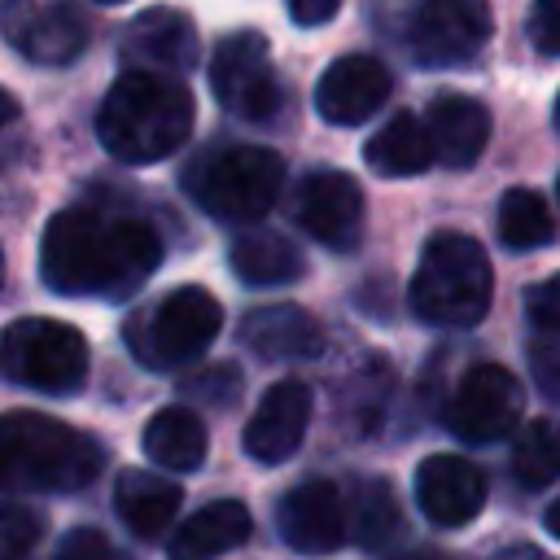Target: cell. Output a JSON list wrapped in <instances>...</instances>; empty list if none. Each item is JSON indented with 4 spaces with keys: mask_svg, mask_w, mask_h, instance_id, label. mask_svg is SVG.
I'll return each instance as SVG.
<instances>
[{
    "mask_svg": "<svg viewBox=\"0 0 560 560\" xmlns=\"http://www.w3.org/2000/svg\"><path fill=\"white\" fill-rule=\"evenodd\" d=\"M542 525H547V534H556V538H560V499L542 512Z\"/></svg>",
    "mask_w": 560,
    "mask_h": 560,
    "instance_id": "cell-35",
    "label": "cell"
},
{
    "mask_svg": "<svg viewBox=\"0 0 560 560\" xmlns=\"http://www.w3.org/2000/svg\"><path fill=\"white\" fill-rule=\"evenodd\" d=\"M494 31L490 0H416L407 22V44L420 66L451 70L468 66Z\"/></svg>",
    "mask_w": 560,
    "mask_h": 560,
    "instance_id": "cell-9",
    "label": "cell"
},
{
    "mask_svg": "<svg viewBox=\"0 0 560 560\" xmlns=\"http://www.w3.org/2000/svg\"><path fill=\"white\" fill-rule=\"evenodd\" d=\"M407 302L433 328H472L490 315L494 271L486 249L464 232H433L420 249Z\"/></svg>",
    "mask_w": 560,
    "mask_h": 560,
    "instance_id": "cell-4",
    "label": "cell"
},
{
    "mask_svg": "<svg viewBox=\"0 0 560 560\" xmlns=\"http://www.w3.org/2000/svg\"><path fill=\"white\" fill-rule=\"evenodd\" d=\"M276 529L298 556H328L346 542V499L332 481L315 477L276 503Z\"/></svg>",
    "mask_w": 560,
    "mask_h": 560,
    "instance_id": "cell-14",
    "label": "cell"
},
{
    "mask_svg": "<svg viewBox=\"0 0 560 560\" xmlns=\"http://www.w3.org/2000/svg\"><path fill=\"white\" fill-rule=\"evenodd\" d=\"M4 376L35 394H74L88 381V341L74 324L26 315L4 328Z\"/></svg>",
    "mask_w": 560,
    "mask_h": 560,
    "instance_id": "cell-7",
    "label": "cell"
},
{
    "mask_svg": "<svg viewBox=\"0 0 560 560\" xmlns=\"http://www.w3.org/2000/svg\"><path fill=\"white\" fill-rule=\"evenodd\" d=\"M350 525H354V538L359 547L368 551H381L389 542L402 538V508L394 499V486L389 481H363L350 499Z\"/></svg>",
    "mask_w": 560,
    "mask_h": 560,
    "instance_id": "cell-26",
    "label": "cell"
},
{
    "mask_svg": "<svg viewBox=\"0 0 560 560\" xmlns=\"http://www.w3.org/2000/svg\"><path fill=\"white\" fill-rule=\"evenodd\" d=\"M4 39L35 66H70L88 44L79 0H4Z\"/></svg>",
    "mask_w": 560,
    "mask_h": 560,
    "instance_id": "cell-11",
    "label": "cell"
},
{
    "mask_svg": "<svg viewBox=\"0 0 560 560\" xmlns=\"http://www.w3.org/2000/svg\"><path fill=\"white\" fill-rule=\"evenodd\" d=\"M57 560H127V551L109 534H101L92 525H79L57 542Z\"/></svg>",
    "mask_w": 560,
    "mask_h": 560,
    "instance_id": "cell-29",
    "label": "cell"
},
{
    "mask_svg": "<svg viewBox=\"0 0 560 560\" xmlns=\"http://www.w3.org/2000/svg\"><path fill=\"white\" fill-rule=\"evenodd\" d=\"M525 385L503 363H472L446 398V429L464 442H499L521 424Z\"/></svg>",
    "mask_w": 560,
    "mask_h": 560,
    "instance_id": "cell-10",
    "label": "cell"
},
{
    "mask_svg": "<svg viewBox=\"0 0 560 560\" xmlns=\"http://www.w3.org/2000/svg\"><path fill=\"white\" fill-rule=\"evenodd\" d=\"M298 223L328 249H354L363 236V188L346 171H311L298 188Z\"/></svg>",
    "mask_w": 560,
    "mask_h": 560,
    "instance_id": "cell-13",
    "label": "cell"
},
{
    "mask_svg": "<svg viewBox=\"0 0 560 560\" xmlns=\"http://www.w3.org/2000/svg\"><path fill=\"white\" fill-rule=\"evenodd\" d=\"M551 118H556V131H560V96H556V109H551Z\"/></svg>",
    "mask_w": 560,
    "mask_h": 560,
    "instance_id": "cell-37",
    "label": "cell"
},
{
    "mask_svg": "<svg viewBox=\"0 0 560 560\" xmlns=\"http://www.w3.org/2000/svg\"><path fill=\"white\" fill-rule=\"evenodd\" d=\"M363 162H368L376 175L407 179V175H420L429 162H438V153H433L429 127H424L416 114H394V118L363 144Z\"/></svg>",
    "mask_w": 560,
    "mask_h": 560,
    "instance_id": "cell-22",
    "label": "cell"
},
{
    "mask_svg": "<svg viewBox=\"0 0 560 560\" xmlns=\"http://www.w3.org/2000/svg\"><path fill=\"white\" fill-rule=\"evenodd\" d=\"M525 35L542 57H560V0H534L525 18Z\"/></svg>",
    "mask_w": 560,
    "mask_h": 560,
    "instance_id": "cell-32",
    "label": "cell"
},
{
    "mask_svg": "<svg viewBox=\"0 0 560 560\" xmlns=\"http://www.w3.org/2000/svg\"><path fill=\"white\" fill-rule=\"evenodd\" d=\"M122 61H127V70H153V74H171V79L197 70L201 44H197L192 18L171 4L144 9L122 35Z\"/></svg>",
    "mask_w": 560,
    "mask_h": 560,
    "instance_id": "cell-12",
    "label": "cell"
},
{
    "mask_svg": "<svg viewBox=\"0 0 560 560\" xmlns=\"http://www.w3.org/2000/svg\"><path fill=\"white\" fill-rule=\"evenodd\" d=\"M144 455L158 464V468H171V472H192L201 468L206 459V424L197 411L188 407H162L149 416L144 424Z\"/></svg>",
    "mask_w": 560,
    "mask_h": 560,
    "instance_id": "cell-24",
    "label": "cell"
},
{
    "mask_svg": "<svg viewBox=\"0 0 560 560\" xmlns=\"http://www.w3.org/2000/svg\"><path fill=\"white\" fill-rule=\"evenodd\" d=\"M96 4H127V0H96Z\"/></svg>",
    "mask_w": 560,
    "mask_h": 560,
    "instance_id": "cell-38",
    "label": "cell"
},
{
    "mask_svg": "<svg viewBox=\"0 0 560 560\" xmlns=\"http://www.w3.org/2000/svg\"><path fill=\"white\" fill-rule=\"evenodd\" d=\"M210 92L214 101L245 122H267L280 105V83L271 70V48L258 31H232L210 52Z\"/></svg>",
    "mask_w": 560,
    "mask_h": 560,
    "instance_id": "cell-8",
    "label": "cell"
},
{
    "mask_svg": "<svg viewBox=\"0 0 560 560\" xmlns=\"http://www.w3.org/2000/svg\"><path fill=\"white\" fill-rule=\"evenodd\" d=\"M525 315L534 319V328L560 332V271H551L547 280L525 289Z\"/></svg>",
    "mask_w": 560,
    "mask_h": 560,
    "instance_id": "cell-31",
    "label": "cell"
},
{
    "mask_svg": "<svg viewBox=\"0 0 560 560\" xmlns=\"http://www.w3.org/2000/svg\"><path fill=\"white\" fill-rule=\"evenodd\" d=\"M512 477L525 490H542L560 481V420H529L512 442Z\"/></svg>",
    "mask_w": 560,
    "mask_h": 560,
    "instance_id": "cell-27",
    "label": "cell"
},
{
    "mask_svg": "<svg viewBox=\"0 0 560 560\" xmlns=\"http://www.w3.org/2000/svg\"><path fill=\"white\" fill-rule=\"evenodd\" d=\"M306 424H311V389L289 376V381H276V385L258 398L254 416L245 420L241 446H245V455L258 459V464H284V459L302 446Z\"/></svg>",
    "mask_w": 560,
    "mask_h": 560,
    "instance_id": "cell-16",
    "label": "cell"
},
{
    "mask_svg": "<svg viewBox=\"0 0 560 560\" xmlns=\"http://www.w3.org/2000/svg\"><path fill=\"white\" fill-rule=\"evenodd\" d=\"M254 534V516L241 499H214L206 508H197L184 525H175L166 556L171 560H214L236 551L245 538Z\"/></svg>",
    "mask_w": 560,
    "mask_h": 560,
    "instance_id": "cell-20",
    "label": "cell"
},
{
    "mask_svg": "<svg viewBox=\"0 0 560 560\" xmlns=\"http://www.w3.org/2000/svg\"><path fill=\"white\" fill-rule=\"evenodd\" d=\"M337 9H341V0H289V18L298 26H324Z\"/></svg>",
    "mask_w": 560,
    "mask_h": 560,
    "instance_id": "cell-33",
    "label": "cell"
},
{
    "mask_svg": "<svg viewBox=\"0 0 560 560\" xmlns=\"http://www.w3.org/2000/svg\"><path fill=\"white\" fill-rule=\"evenodd\" d=\"M101 442L66 420L39 411H9L0 424V472L13 490L70 494L83 490L101 472Z\"/></svg>",
    "mask_w": 560,
    "mask_h": 560,
    "instance_id": "cell-3",
    "label": "cell"
},
{
    "mask_svg": "<svg viewBox=\"0 0 560 560\" xmlns=\"http://www.w3.org/2000/svg\"><path fill=\"white\" fill-rule=\"evenodd\" d=\"M494 560H551L542 547H534V542H512V547H503Z\"/></svg>",
    "mask_w": 560,
    "mask_h": 560,
    "instance_id": "cell-34",
    "label": "cell"
},
{
    "mask_svg": "<svg viewBox=\"0 0 560 560\" xmlns=\"http://www.w3.org/2000/svg\"><path fill=\"white\" fill-rule=\"evenodd\" d=\"M424 127L433 136L438 162L451 166V171H464V166H472L481 158V149L490 140V109L477 96L442 92V96H433Z\"/></svg>",
    "mask_w": 560,
    "mask_h": 560,
    "instance_id": "cell-19",
    "label": "cell"
},
{
    "mask_svg": "<svg viewBox=\"0 0 560 560\" xmlns=\"http://www.w3.org/2000/svg\"><path fill=\"white\" fill-rule=\"evenodd\" d=\"M223 328V306L210 289L201 284H179L166 298H158L149 311L131 315L122 324L127 350L153 368V372H171L192 363Z\"/></svg>",
    "mask_w": 560,
    "mask_h": 560,
    "instance_id": "cell-5",
    "label": "cell"
},
{
    "mask_svg": "<svg viewBox=\"0 0 560 560\" xmlns=\"http://www.w3.org/2000/svg\"><path fill=\"white\" fill-rule=\"evenodd\" d=\"M494 228H499V241H503L512 254H521V249H542V245L556 236V214H551V206L542 201V192H534V188H508V192L499 197V219H494Z\"/></svg>",
    "mask_w": 560,
    "mask_h": 560,
    "instance_id": "cell-25",
    "label": "cell"
},
{
    "mask_svg": "<svg viewBox=\"0 0 560 560\" xmlns=\"http://www.w3.org/2000/svg\"><path fill=\"white\" fill-rule=\"evenodd\" d=\"M236 389H241V372L232 363H214V368H206V372L184 381L188 398H201V402H214V407H228L236 398Z\"/></svg>",
    "mask_w": 560,
    "mask_h": 560,
    "instance_id": "cell-30",
    "label": "cell"
},
{
    "mask_svg": "<svg viewBox=\"0 0 560 560\" xmlns=\"http://www.w3.org/2000/svg\"><path fill=\"white\" fill-rule=\"evenodd\" d=\"M179 503H184V490L175 477H162L149 468H122L114 481V508L136 538H162Z\"/></svg>",
    "mask_w": 560,
    "mask_h": 560,
    "instance_id": "cell-21",
    "label": "cell"
},
{
    "mask_svg": "<svg viewBox=\"0 0 560 560\" xmlns=\"http://www.w3.org/2000/svg\"><path fill=\"white\" fill-rule=\"evenodd\" d=\"M398 560H451V556H442V551H433V547H416V551H407V556H398Z\"/></svg>",
    "mask_w": 560,
    "mask_h": 560,
    "instance_id": "cell-36",
    "label": "cell"
},
{
    "mask_svg": "<svg viewBox=\"0 0 560 560\" xmlns=\"http://www.w3.org/2000/svg\"><path fill=\"white\" fill-rule=\"evenodd\" d=\"M394 92V74L385 61L368 57V52H350V57H337L319 83H315V109L324 122L332 127H354L363 118H372L385 96Z\"/></svg>",
    "mask_w": 560,
    "mask_h": 560,
    "instance_id": "cell-15",
    "label": "cell"
},
{
    "mask_svg": "<svg viewBox=\"0 0 560 560\" xmlns=\"http://www.w3.org/2000/svg\"><path fill=\"white\" fill-rule=\"evenodd\" d=\"M228 262H232L236 280L254 284V289L293 284L306 271L302 249L289 236H280V232H245V236H236L232 249H228Z\"/></svg>",
    "mask_w": 560,
    "mask_h": 560,
    "instance_id": "cell-23",
    "label": "cell"
},
{
    "mask_svg": "<svg viewBox=\"0 0 560 560\" xmlns=\"http://www.w3.org/2000/svg\"><path fill=\"white\" fill-rule=\"evenodd\" d=\"M192 197L223 223H258L280 188H284V158L262 144H232L206 158L192 171Z\"/></svg>",
    "mask_w": 560,
    "mask_h": 560,
    "instance_id": "cell-6",
    "label": "cell"
},
{
    "mask_svg": "<svg viewBox=\"0 0 560 560\" xmlns=\"http://www.w3.org/2000/svg\"><path fill=\"white\" fill-rule=\"evenodd\" d=\"M416 503L433 525L459 529L486 508V477L464 455H424L416 468Z\"/></svg>",
    "mask_w": 560,
    "mask_h": 560,
    "instance_id": "cell-17",
    "label": "cell"
},
{
    "mask_svg": "<svg viewBox=\"0 0 560 560\" xmlns=\"http://www.w3.org/2000/svg\"><path fill=\"white\" fill-rule=\"evenodd\" d=\"M44 534V516L22 508V503H9L4 508V521H0V542H4V560H26L35 556V542Z\"/></svg>",
    "mask_w": 560,
    "mask_h": 560,
    "instance_id": "cell-28",
    "label": "cell"
},
{
    "mask_svg": "<svg viewBox=\"0 0 560 560\" xmlns=\"http://www.w3.org/2000/svg\"><path fill=\"white\" fill-rule=\"evenodd\" d=\"M192 118L197 105L179 79L153 70H122L96 109V136L105 153L122 166H149L171 158L192 136Z\"/></svg>",
    "mask_w": 560,
    "mask_h": 560,
    "instance_id": "cell-2",
    "label": "cell"
},
{
    "mask_svg": "<svg viewBox=\"0 0 560 560\" xmlns=\"http://www.w3.org/2000/svg\"><path fill=\"white\" fill-rule=\"evenodd\" d=\"M162 262V236L136 214L66 206L44 223L39 276L66 298H131Z\"/></svg>",
    "mask_w": 560,
    "mask_h": 560,
    "instance_id": "cell-1",
    "label": "cell"
},
{
    "mask_svg": "<svg viewBox=\"0 0 560 560\" xmlns=\"http://www.w3.org/2000/svg\"><path fill=\"white\" fill-rule=\"evenodd\" d=\"M241 346L254 350L262 363H293V359H315L324 350V328L315 315H306L293 302L280 306H258L241 319Z\"/></svg>",
    "mask_w": 560,
    "mask_h": 560,
    "instance_id": "cell-18",
    "label": "cell"
},
{
    "mask_svg": "<svg viewBox=\"0 0 560 560\" xmlns=\"http://www.w3.org/2000/svg\"><path fill=\"white\" fill-rule=\"evenodd\" d=\"M556 201H560V175H556Z\"/></svg>",
    "mask_w": 560,
    "mask_h": 560,
    "instance_id": "cell-39",
    "label": "cell"
}]
</instances>
